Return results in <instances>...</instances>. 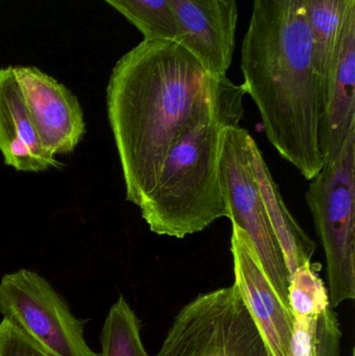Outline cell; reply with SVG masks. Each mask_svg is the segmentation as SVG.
I'll return each mask as SVG.
<instances>
[{
    "instance_id": "obj_11",
    "label": "cell",
    "mask_w": 355,
    "mask_h": 356,
    "mask_svg": "<svg viewBox=\"0 0 355 356\" xmlns=\"http://www.w3.org/2000/svg\"><path fill=\"white\" fill-rule=\"evenodd\" d=\"M355 129V6L342 27L327 81V104L321 134L325 163L335 158Z\"/></svg>"
},
{
    "instance_id": "obj_20",
    "label": "cell",
    "mask_w": 355,
    "mask_h": 356,
    "mask_svg": "<svg viewBox=\"0 0 355 356\" xmlns=\"http://www.w3.org/2000/svg\"><path fill=\"white\" fill-rule=\"evenodd\" d=\"M317 320L318 318H294L289 356H316Z\"/></svg>"
},
{
    "instance_id": "obj_14",
    "label": "cell",
    "mask_w": 355,
    "mask_h": 356,
    "mask_svg": "<svg viewBox=\"0 0 355 356\" xmlns=\"http://www.w3.org/2000/svg\"><path fill=\"white\" fill-rule=\"evenodd\" d=\"M355 0H306V18L315 46L317 74L325 92L329 67L342 27Z\"/></svg>"
},
{
    "instance_id": "obj_17",
    "label": "cell",
    "mask_w": 355,
    "mask_h": 356,
    "mask_svg": "<svg viewBox=\"0 0 355 356\" xmlns=\"http://www.w3.org/2000/svg\"><path fill=\"white\" fill-rule=\"evenodd\" d=\"M288 302L294 318H319L331 307L329 291L312 261L290 274Z\"/></svg>"
},
{
    "instance_id": "obj_4",
    "label": "cell",
    "mask_w": 355,
    "mask_h": 356,
    "mask_svg": "<svg viewBox=\"0 0 355 356\" xmlns=\"http://www.w3.org/2000/svg\"><path fill=\"white\" fill-rule=\"evenodd\" d=\"M327 259L331 309L355 298V129L306 194Z\"/></svg>"
},
{
    "instance_id": "obj_7",
    "label": "cell",
    "mask_w": 355,
    "mask_h": 356,
    "mask_svg": "<svg viewBox=\"0 0 355 356\" xmlns=\"http://www.w3.org/2000/svg\"><path fill=\"white\" fill-rule=\"evenodd\" d=\"M250 138L240 125L225 131L220 170L229 219L249 236L271 284L289 307L290 273L261 196L250 156Z\"/></svg>"
},
{
    "instance_id": "obj_12",
    "label": "cell",
    "mask_w": 355,
    "mask_h": 356,
    "mask_svg": "<svg viewBox=\"0 0 355 356\" xmlns=\"http://www.w3.org/2000/svg\"><path fill=\"white\" fill-rule=\"evenodd\" d=\"M0 152L6 165L22 172L60 166L40 141L13 66L0 69Z\"/></svg>"
},
{
    "instance_id": "obj_5",
    "label": "cell",
    "mask_w": 355,
    "mask_h": 356,
    "mask_svg": "<svg viewBox=\"0 0 355 356\" xmlns=\"http://www.w3.org/2000/svg\"><path fill=\"white\" fill-rule=\"evenodd\" d=\"M156 356L271 355L233 284L187 303Z\"/></svg>"
},
{
    "instance_id": "obj_19",
    "label": "cell",
    "mask_w": 355,
    "mask_h": 356,
    "mask_svg": "<svg viewBox=\"0 0 355 356\" xmlns=\"http://www.w3.org/2000/svg\"><path fill=\"white\" fill-rule=\"evenodd\" d=\"M0 356H48L6 320L0 322Z\"/></svg>"
},
{
    "instance_id": "obj_3",
    "label": "cell",
    "mask_w": 355,
    "mask_h": 356,
    "mask_svg": "<svg viewBox=\"0 0 355 356\" xmlns=\"http://www.w3.org/2000/svg\"><path fill=\"white\" fill-rule=\"evenodd\" d=\"M244 98L190 125L167 154L142 217L158 236L183 238L221 218H229L221 182V154L226 129L244 116Z\"/></svg>"
},
{
    "instance_id": "obj_6",
    "label": "cell",
    "mask_w": 355,
    "mask_h": 356,
    "mask_svg": "<svg viewBox=\"0 0 355 356\" xmlns=\"http://www.w3.org/2000/svg\"><path fill=\"white\" fill-rule=\"evenodd\" d=\"M0 314L48 356H99L88 345L83 322L37 272L2 276Z\"/></svg>"
},
{
    "instance_id": "obj_16",
    "label": "cell",
    "mask_w": 355,
    "mask_h": 356,
    "mask_svg": "<svg viewBox=\"0 0 355 356\" xmlns=\"http://www.w3.org/2000/svg\"><path fill=\"white\" fill-rule=\"evenodd\" d=\"M143 35L144 40L179 42V29L167 0H104Z\"/></svg>"
},
{
    "instance_id": "obj_2",
    "label": "cell",
    "mask_w": 355,
    "mask_h": 356,
    "mask_svg": "<svg viewBox=\"0 0 355 356\" xmlns=\"http://www.w3.org/2000/svg\"><path fill=\"white\" fill-rule=\"evenodd\" d=\"M243 88L273 147L306 179L325 164V92L317 74L306 0H254L241 49Z\"/></svg>"
},
{
    "instance_id": "obj_9",
    "label": "cell",
    "mask_w": 355,
    "mask_h": 356,
    "mask_svg": "<svg viewBox=\"0 0 355 356\" xmlns=\"http://www.w3.org/2000/svg\"><path fill=\"white\" fill-rule=\"evenodd\" d=\"M14 70L43 147L52 156L72 152L85 133L76 96L35 67L17 66Z\"/></svg>"
},
{
    "instance_id": "obj_18",
    "label": "cell",
    "mask_w": 355,
    "mask_h": 356,
    "mask_svg": "<svg viewBox=\"0 0 355 356\" xmlns=\"http://www.w3.org/2000/svg\"><path fill=\"white\" fill-rule=\"evenodd\" d=\"M342 330L337 314L329 307L317 320L316 356H341Z\"/></svg>"
},
{
    "instance_id": "obj_15",
    "label": "cell",
    "mask_w": 355,
    "mask_h": 356,
    "mask_svg": "<svg viewBox=\"0 0 355 356\" xmlns=\"http://www.w3.org/2000/svg\"><path fill=\"white\" fill-rule=\"evenodd\" d=\"M99 356H149L141 337V322L120 296L106 316L100 336Z\"/></svg>"
},
{
    "instance_id": "obj_1",
    "label": "cell",
    "mask_w": 355,
    "mask_h": 356,
    "mask_svg": "<svg viewBox=\"0 0 355 356\" xmlns=\"http://www.w3.org/2000/svg\"><path fill=\"white\" fill-rule=\"evenodd\" d=\"M245 95L243 86L213 76L172 40H143L121 56L110 73L106 104L127 200L141 207L169 150L190 125Z\"/></svg>"
},
{
    "instance_id": "obj_13",
    "label": "cell",
    "mask_w": 355,
    "mask_h": 356,
    "mask_svg": "<svg viewBox=\"0 0 355 356\" xmlns=\"http://www.w3.org/2000/svg\"><path fill=\"white\" fill-rule=\"evenodd\" d=\"M249 149L252 166L269 222L281 247L288 271L291 274L300 266L312 261L316 252V243L302 229L290 213L264 156L252 137L249 140Z\"/></svg>"
},
{
    "instance_id": "obj_8",
    "label": "cell",
    "mask_w": 355,
    "mask_h": 356,
    "mask_svg": "<svg viewBox=\"0 0 355 356\" xmlns=\"http://www.w3.org/2000/svg\"><path fill=\"white\" fill-rule=\"evenodd\" d=\"M235 286L271 356H289L294 317L267 276L254 243L233 224Z\"/></svg>"
},
{
    "instance_id": "obj_10",
    "label": "cell",
    "mask_w": 355,
    "mask_h": 356,
    "mask_svg": "<svg viewBox=\"0 0 355 356\" xmlns=\"http://www.w3.org/2000/svg\"><path fill=\"white\" fill-rule=\"evenodd\" d=\"M179 29V43L213 76H226L237 31L236 0H167Z\"/></svg>"
}]
</instances>
